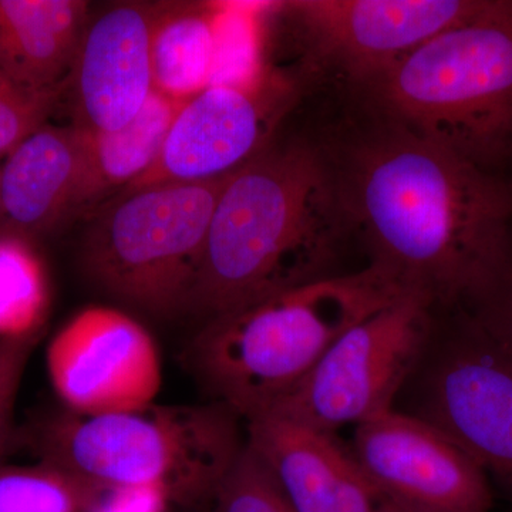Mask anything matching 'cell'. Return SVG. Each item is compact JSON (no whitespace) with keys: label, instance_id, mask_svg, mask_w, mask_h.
Masks as SVG:
<instances>
[{"label":"cell","instance_id":"cell-5","mask_svg":"<svg viewBox=\"0 0 512 512\" xmlns=\"http://www.w3.org/2000/svg\"><path fill=\"white\" fill-rule=\"evenodd\" d=\"M239 421L217 403L99 416L64 410L32 423L26 441L40 463L101 493L154 487L185 503L217 495L245 446Z\"/></svg>","mask_w":512,"mask_h":512},{"label":"cell","instance_id":"cell-18","mask_svg":"<svg viewBox=\"0 0 512 512\" xmlns=\"http://www.w3.org/2000/svg\"><path fill=\"white\" fill-rule=\"evenodd\" d=\"M217 2L158 5L151 30L156 92L188 101L210 87L215 64Z\"/></svg>","mask_w":512,"mask_h":512},{"label":"cell","instance_id":"cell-9","mask_svg":"<svg viewBox=\"0 0 512 512\" xmlns=\"http://www.w3.org/2000/svg\"><path fill=\"white\" fill-rule=\"evenodd\" d=\"M490 0H298L281 3L298 29L306 67L335 74L353 93Z\"/></svg>","mask_w":512,"mask_h":512},{"label":"cell","instance_id":"cell-11","mask_svg":"<svg viewBox=\"0 0 512 512\" xmlns=\"http://www.w3.org/2000/svg\"><path fill=\"white\" fill-rule=\"evenodd\" d=\"M397 512H490L488 476L429 421L390 409L355 427L350 447Z\"/></svg>","mask_w":512,"mask_h":512},{"label":"cell","instance_id":"cell-22","mask_svg":"<svg viewBox=\"0 0 512 512\" xmlns=\"http://www.w3.org/2000/svg\"><path fill=\"white\" fill-rule=\"evenodd\" d=\"M59 97L32 92L0 74V156H8L26 137L45 126Z\"/></svg>","mask_w":512,"mask_h":512},{"label":"cell","instance_id":"cell-3","mask_svg":"<svg viewBox=\"0 0 512 512\" xmlns=\"http://www.w3.org/2000/svg\"><path fill=\"white\" fill-rule=\"evenodd\" d=\"M407 293L367 265L204 322L184 365L210 397L247 421L271 412L357 322Z\"/></svg>","mask_w":512,"mask_h":512},{"label":"cell","instance_id":"cell-25","mask_svg":"<svg viewBox=\"0 0 512 512\" xmlns=\"http://www.w3.org/2000/svg\"><path fill=\"white\" fill-rule=\"evenodd\" d=\"M93 512H163L167 495L154 487L121 488L103 495Z\"/></svg>","mask_w":512,"mask_h":512},{"label":"cell","instance_id":"cell-19","mask_svg":"<svg viewBox=\"0 0 512 512\" xmlns=\"http://www.w3.org/2000/svg\"><path fill=\"white\" fill-rule=\"evenodd\" d=\"M49 278L32 241L0 227V340L45 328Z\"/></svg>","mask_w":512,"mask_h":512},{"label":"cell","instance_id":"cell-20","mask_svg":"<svg viewBox=\"0 0 512 512\" xmlns=\"http://www.w3.org/2000/svg\"><path fill=\"white\" fill-rule=\"evenodd\" d=\"M104 494L40 461L0 467V512H93Z\"/></svg>","mask_w":512,"mask_h":512},{"label":"cell","instance_id":"cell-2","mask_svg":"<svg viewBox=\"0 0 512 512\" xmlns=\"http://www.w3.org/2000/svg\"><path fill=\"white\" fill-rule=\"evenodd\" d=\"M352 232L319 143H271L229 177L188 312L204 322L339 275Z\"/></svg>","mask_w":512,"mask_h":512},{"label":"cell","instance_id":"cell-13","mask_svg":"<svg viewBox=\"0 0 512 512\" xmlns=\"http://www.w3.org/2000/svg\"><path fill=\"white\" fill-rule=\"evenodd\" d=\"M157 6L123 3L89 20L67 82L72 126L116 131L144 109L154 90L150 45Z\"/></svg>","mask_w":512,"mask_h":512},{"label":"cell","instance_id":"cell-26","mask_svg":"<svg viewBox=\"0 0 512 512\" xmlns=\"http://www.w3.org/2000/svg\"><path fill=\"white\" fill-rule=\"evenodd\" d=\"M0 185H2V167H0Z\"/></svg>","mask_w":512,"mask_h":512},{"label":"cell","instance_id":"cell-10","mask_svg":"<svg viewBox=\"0 0 512 512\" xmlns=\"http://www.w3.org/2000/svg\"><path fill=\"white\" fill-rule=\"evenodd\" d=\"M296 97L295 83L269 70L247 86L207 87L178 111L154 164L119 194L235 173L272 143Z\"/></svg>","mask_w":512,"mask_h":512},{"label":"cell","instance_id":"cell-24","mask_svg":"<svg viewBox=\"0 0 512 512\" xmlns=\"http://www.w3.org/2000/svg\"><path fill=\"white\" fill-rule=\"evenodd\" d=\"M463 315L495 345L512 355V255L493 288Z\"/></svg>","mask_w":512,"mask_h":512},{"label":"cell","instance_id":"cell-6","mask_svg":"<svg viewBox=\"0 0 512 512\" xmlns=\"http://www.w3.org/2000/svg\"><path fill=\"white\" fill-rule=\"evenodd\" d=\"M231 175L116 195L87 231L86 274L114 298L153 315L188 312L212 215Z\"/></svg>","mask_w":512,"mask_h":512},{"label":"cell","instance_id":"cell-15","mask_svg":"<svg viewBox=\"0 0 512 512\" xmlns=\"http://www.w3.org/2000/svg\"><path fill=\"white\" fill-rule=\"evenodd\" d=\"M83 146L73 126L40 127L2 165L0 227L32 239L76 212Z\"/></svg>","mask_w":512,"mask_h":512},{"label":"cell","instance_id":"cell-7","mask_svg":"<svg viewBox=\"0 0 512 512\" xmlns=\"http://www.w3.org/2000/svg\"><path fill=\"white\" fill-rule=\"evenodd\" d=\"M434 309L404 293L346 330L299 387L271 412L335 433L393 409L434 336Z\"/></svg>","mask_w":512,"mask_h":512},{"label":"cell","instance_id":"cell-27","mask_svg":"<svg viewBox=\"0 0 512 512\" xmlns=\"http://www.w3.org/2000/svg\"><path fill=\"white\" fill-rule=\"evenodd\" d=\"M510 178H511V181H512V173H511V177Z\"/></svg>","mask_w":512,"mask_h":512},{"label":"cell","instance_id":"cell-17","mask_svg":"<svg viewBox=\"0 0 512 512\" xmlns=\"http://www.w3.org/2000/svg\"><path fill=\"white\" fill-rule=\"evenodd\" d=\"M187 101L153 90L136 119L116 131L76 128L83 146V177L76 212L99 207L117 191L137 180L157 160L171 124Z\"/></svg>","mask_w":512,"mask_h":512},{"label":"cell","instance_id":"cell-23","mask_svg":"<svg viewBox=\"0 0 512 512\" xmlns=\"http://www.w3.org/2000/svg\"><path fill=\"white\" fill-rule=\"evenodd\" d=\"M43 330L30 335L0 340V453L10 439L13 413L30 356Z\"/></svg>","mask_w":512,"mask_h":512},{"label":"cell","instance_id":"cell-8","mask_svg":"<svg viewBox=\"0 0 512 512\" xmlns=\"http://www.w3.org/2000/svg\"><path fill=\"white\" fill-rule=\"evenodd\" d=\"M417 372L414 416L463 448L512 495V355L463 313Z\"/></svg>","mask_w":512,"mask_h":512},{"label":"cell","instance_id":"cell-4","mask_svg":"<svg viewBox=\"0 0 512 512\" xmlns=\"http://www.w3.org/2000/svg\"><path fill=\"white\" fill-rule=\"evenodd\" d=\"M353 94L365 109L510 178L511 0H490L476 18L431 37Z\"/></svg>","mask_w":512,"mask_h":512},{"label":"cell","instance_id":"cell-1","mask_svg":"<svg viewBox=\"0 0 512 512\" xmlns=\"http://www.w3.org/2000/svg\"><path fill=\"white\" fill-rule=\"evenodd\" d=\"M318 141L369 266L434 311L467 313L512 255V181L365 109Z\"/></svg>","mask_w":512,"mask_h":512},{"label":"cell","instance_id":"cell-14","mask_svg":"<svg viewBox=\"0 0 512 512\" xmlns=\"http://www.w3.org/2000/svg\"><path fill=\"white\" fill-rule=\"evenodd\" d=\"M245 440L296 512H397L335 433L264 414L245 423Z\"/></svg>","mask_w":512,"mask_h":512},{"label":"cell","instance_id":"cell-16","mask_svg":"<svg viewBox=\"0 0 512 512\" xmlns=\"http://www.w3.org/2000/svg\"><path fill=\"white\" fill-rule=\"evenodd\" d=\"M82 0H0V74L62 96L89 18Z\"/></svg>","mask_w":512,"mask_h":512},{"label":"cell","instance_id":"cell-12","mask_svg":"<svg viewBox=\"0 0 512 512\" xmlns=\"http://www.w3.org/2000/svg\"><path fill=\"white\" fill-rule=\"evenodd\" d=\"M47 372L67 410L84 416L133 412L161 387L156 342L136 319L94 306L70 319L47 348Z\"/></svg>","mask_w":512,"mask_h":512},{"label":"cell","instance_id":"cell-21","mask_svg":"<svg viewBox=\"0 0 512 512\" xmlns=\"http://www.w3.org/2000/svg\"><path fill=\"white\" fill-rule=\"evenodd\" d=\"M215 500L218 512H296L272 471L247 440Z\"/></svg>","mask_w":512,"mask_h":512}]
</instances>
